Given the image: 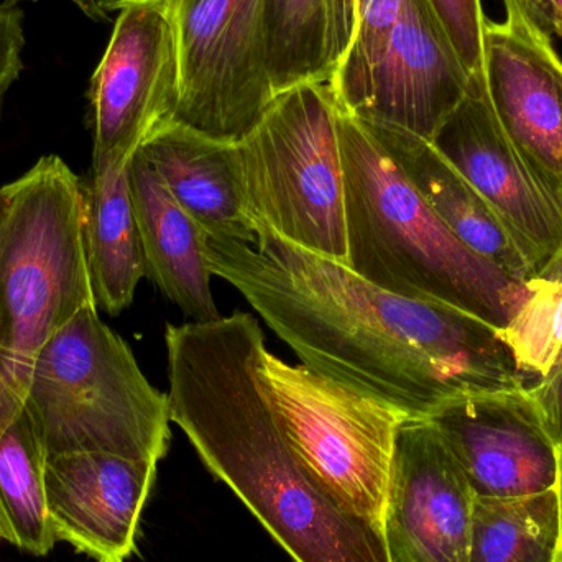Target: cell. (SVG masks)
<instances>
[{"label": "cell", "mask_w": 562, "mask_h": 562, "mask_svg": "<svg viewBox=\"0 0 562 562\" xmlns=\"http://www.w3.org/2000/svg\"><path fill=\"white\" fill-rule=\"evenodd\" d=\"M254 246L207 237L211 272L233 284L307 369L429 418L469 393L535 389L507 330L408 300L307 252L269 227Z\"/></svg>", "instance_id": "1"}, {"label": "cell", "mask_w": 562, "mask_h": 562, "mask_svg": "<svg viewBox=\"0 0 562 562\" xmlns=\"http://www.w3.org/2000/svg\"><path fill=\"white\" fill-rule=\"evenodd\" d=\"M165 346L171 423L293 562H395L385 533L350 514L288 442L252 314L167 324Z\"/></svg>", "instance_id": "2"}, {"label": "cell", "mask_w": 562, "mask_h": 562, "mask_svg": "<svg viewBox=\"0 0 562 562\" xmlns=\"http://www.w3.org/2000/svg\"><path fill=\"white\" fill-rule=\"evenodd\" d=\"M337 131L346 266L390 293L442 304L508 333L533 296V281L514 279L462 244L362 121L337 108Z\"/></svg>", "instance_id": "3"}, {"label": "cell", "mask_w": 562, "mask_h": 562, "mask_svg": "<svg viewBox=\"0 0 562 562\" xmlns=\"http://www.w3.org/2000/svg\"><path fill=\"white\" fill-rule=\"evenodd\" d=\"M23 412L48 459L108 452L160 464L170 448V396L148 382L98 307L82 310L43 344Z\"/></svg>", "instance_id": "4"}, {"label": "cell", "mask_w": 562, "mask_h": 562, "mask_svg": "<svg viewBox=\"0 0 562 562\" xmlns=\"http://www.w3.org/2000/svg\"><path fill=\"white\" fill-rule=\"evenodd\" d=\"M98 307L85 246L82 180L45 155L0 187V353L23 386L43 344Z\"/></svg>", "instance_id": "5"}, {"label": "cell", "mask_w": 562, "mask_h": 562, "mask_svg": "<svg viewBox=\"0 0 562 562\" xmlns=\"http://www.w3.org/2000/svg\"><path fill=\"white\" fill-rule=\"evenodd\" d=\"M236 147L254 226L346 266V188L329 86H297L276 95Z\"/></svg>", "instance_id": "6"}, {"label": "cell", "mask_w": 562, "mask_h": 562, "mask_svg": "<svg viewBox=\"0 0 562 562\" xmlns=\"http://www.w3.org/2000/svg\"><path fill=\"white\" fill-rule=\"evenodd\" d=\"M263 379L288 442L304 468L350 514L383 531L400 428L392 403L290 366L267 350Z\"/></svg>", "instance_id": "7"}, {"label": "cell", "mask_w": 562, "mask_h": 562, "mask_svg": "<svg viewBox=\"0 0 562 562\" xmlns=\"http://www.w3.org/2000/svg\"><path fill=\"white\" fill-rule=\"evenodd\" d=\"M180 52L173 122L239 144L272 104L263 0H167Z\"/></svg>", "instance_id": "8"}, {"label": "cell", "mask_w": 562, "mask_h": 562, "mask_svg": "<svg viewBox=\"0 0 562 562\" xmlns=\"http://www.w3.org/2000/svg\"><path fill=\"white\" fill-rule=\"evenodd\" d=\"M180 52L167 0L119 10L89 82L92 165L128 164L180 101Z\"/></svg>", "instance_id": "9"}, {"label": "cell", "mask_w": 562, "mask_h": 562, "mask_svg": "<svg viewBox=\"0 0 562 562\" xmlns=\"http://www.w3.org/2000/svg\"><path fill=\"white\" fill-rule=\"evenodd\" d=\"M484 29V86L495 117L562 207V59L525 0Z\"/></svg>", "instance_id": "10"}, {"label": "cell", "mask_w": 562, "mask_h": 562, "mask_svg": "<svg viewBox=\"0 0 562 562\" xmlns=\"http://www.w3.org/2000/svg\"><path fill=\"white\" fill-rule=\"evenodd\" d=\"M475 497L512 498L558 487V439L531 389L469 393L429 416Z\"/></svg>", "instance_id": "11"}, {"label": "cell", "mask_w": 562, "mask_h": 562, "mask_svg": "<svg viewBox=\"0 0 562 562\" xmlns=\"http://www.w3.org/2000/svg\"><path fill=\"white\" fill-rule=\"evenodd\" d=\"M475 494L428 418L400 428L386 494L385 533L395 562H469Z\"/></svg>", "instance_id": "12"}, {"label": "cell", "mask_w": 562, "mask_h": 562, "mask_svg": "<svg viewBox=\"0 0 562 562\" xmlns=\"http://www.w3.org/2000/svg\"><path fill=\"white\" fill-rule=\"evenodd\" d=\"M431 144L491 204L540 272L562 252V207L502 131L484 81H472Z\"/></svg>", "instance_id": "13"}, {"label": "cell", "mask_w": 562, "mask_h": 562, "mask_svg": "<svg viewBox=\"0 0 562 562\" xmlns=\"http://www.w3.org/2000/svg\"><path fill=\"white\" fill-rule=\"evenodd\" d=\"M158 464L75 452L46 461V505L56 540L95 562H127L137 550L142 514Z\"/></svg>", "instance_id": "14"}, {"label": "cell", "mask_w": 562, "mask_h": 562, "mask_svg": "<svg viewBox=\"0 0 562 562\" xmlns=\"http://www.w3.org/2000/svg\"><path fill=\"white\" fill-rule=\"evenodd\" d=\"M471 88L472 78L428 0H405L369 99L353 117L431 142Z\"/></svg>", "instance_id": "15"}, {"label": "cell", "mask_w": 562, "mask_h": 562, "mask_svg": "<svg viewBox=\"0 0 562 562\" xmlns=\"http://www.w3.org/2000/svg\"><path fill=\"white\" fill-rule=\"evenodd\" d=\"M362 122L462 244L514 279H537V263L507 224L431 142L392 125Z\"/></svg>", "instance_id": "16"}, {"label": "cell", "mask_w": 562, "mask_h": 562, "mask_svg": "<svg viewBox=\"0 0 562 562\" xmlns=\"http://www.w3.org/2000/svg\"><path fill=\"white\" fill-rule=\"evenodd\" d=\"M138 151L207 237L256 244L236 144L214 140L171 121L158 127Z\"/></svg>", "instance_id": "17"}, {"label": "cell", "mask_w": 562, "mask_h": 562, "mask_svg": "<svg viewBox=\"0 0 562 562\" xmlns=\"http://www.w3.org/2000/svg\"><path fill=\"white\" fill-rule=\"evenodd\" d=\"M128 177L148 279L194 323L217 319L207 234L171 196L140 151L132 157Z\"/></svg>", "instance_id": "18"}, {"label": "cell", "mask_w": 562, "mask_h": 562, "mask_svg": "<svg viewBox=\"0 0 562 562\" xmlns=\"http://www.w3.org/2000/svg\"><path fill=\"white\" fill-rule=\"evenodd\" d=\"M128 164H91L82 181L85 246L98 306L117 316L131 306L145 273L132 206Z\"/></svg>", "instance_id": "19"}, {"label": "cell", "mask_w": 562, "mask_h": 562, "mask_svg": "<svg viewBox=\"0 0 562 562\" xmlns=\"http://www.w3.org/2000/svg\"><path fill=\"white\" fill-rule=\"evenodd\" d=\"M46 458L26 413L0 436V540L32 557H48L58 543L46 505Z\"/></svg>", "instance_id": "20"}, {"label": "cell", "mask_w": 562, "mask_h": 562, "mask_svg": "<svg viewBox=\"0 0 562 562\" xmlns=\"http://www.w3.org/2000/svg\"><path fill=\"white\" fill-rule=\"evenodd\" d=\"M558 488L512 498L475 497L469 562H557Z\"/></svg>", "instance_id": "21"}, {"label": "cell", "mask_w": 562, "mask_h": 562, "mask_svg": "<svg viewBox=\"0 0 562 562\" xmlns=\"http://www.w3.org/2000/svg\"><path fill=\"white\" fill-rule=\"evenodd\" d=\"M262 32L273 94L330 81V0H263Z\"/></svg>", "instance_id": "22"}, {"label": "cell", "mask_w": 562, "mask_h": 562, "mask_svg": "<svg viewBox=\"0 0 562 562\" xmlns=\"http://www.w3.org/2000/svg\"><path fill=\"white\" fill-rule=\"evenodd\" d=\"M405 0H366L349 48L327 82L340 111L356 115L369 99L373 78L389 53Z\"/></svg>", "instance_id": "23"}, {"label": "cell", "mask_w": 562, "mask_h": 562, "mask_svg": "<svg viewBox=\"0 0 562 562\" xmlns=\"http://www.w3.org/2000/svg\"><path fill=\"white\" fill-rule=\"evenodd\" d=\"M472 81H484V29L481 0H428Z\"/></svg>", "instance_id": "24"}, {"label": "cell", "mask_w": 562, "mask_h": 562, "mask_svg": "<svg viewBox=\"0 0 562 562\" xmlns=\"http://www.w3.org/2000/svg\"><path fill=\"white\" fill-rule=\"evenodd\" d=\"M25 48L23 12L19 7L0 3V88L12 86L23 69Z\"/></svg>", "instance_id": "25"}, {"label": "cell", "mask_w": 562, "mask_h": 562, "mask_svg": "<svg viewBox=\"0 0 562 562\" xmlns=\"http://www.w3.org/2000/svg\"><path fill=\"white\" fill-rule=\"evenodd\" d=\"M363 3L366 0H330V53L334 71L352 42Z\"/></svg>", "instance_id": "26"}, {"label": "cell", "mask_w": 562, "mask_h": 562, "mask_svg": "<svg viewBox=\"0 0 562 562\" xmlns=\"http://www.w3.org/2000/svg\"><path fill=\"white\" fill-rule=\"evenodd\" d=\"M25 386L13 372L9 360L0 353V436L23 409Z\"/></svg>", "instance_id": "27"}, {"label": "cell", "mask_w": 562, "mask_h": 562, "mask_svg": "<svg viewBox=\"0 0 562 562\" xmlns=\"http://www.w3.org/2000/svg\"><path fill=\"white\" fill-rule=\"evenodd\" d=\"M531 12L547 26L548 32L554 33L562 40V0H525Z\"/></svg>", "instance_id": "28"}, {"label": "cell", "mask_w": 562, "mask_h": 562, "mask_svg": "<svg viewBox=\"0 0 562 562\" xmlns=\"http://www.w3.org/2000/svg\"><path fill=\"white\" fill-rule=\"evenodd\" d=\"M135 2H148V0H88L85 15L92 20H109L112 12H119L125 5Z\"/></svg>", "instance_id": "29"}, {"label": "cell", "mask_w": 562, "mask_h": 562, "mask_svg": "<svg viewBox=\"0 0 562 562\" xmlns=\"http://www.w3.org/2000/svg\"><path fill=\"white\" fill-rule=\"evenodd\" d=\"M558 462H560V471H558V497H560L561 508V544L560 554H558V562H562V429L560 438H558Z\"/></svg>", "instance_id": "30"}, {"label": "cell", "mask_w": 562, "mask_h": 562, "mask_svg": "<svg viewBox=\"0 0 562 562\" xmlns=\"http://www.w3.org/2000/svg\"><path fill=\"white\" fill-rule=\"evenodd\" d=\"M20 2H36V0H0V3H3V5L12 7L19 5ZM71 2L75 3L82 13H86V9H88V0H71Z\"/></svg>", "instance_id": "31"}, {"label": "cell", "mask_w": 562, "mask_h": 562, "mask_svg": "<svg viewBox=\"0 0 562 562\" xmlns=\"http://www.w3.org/2000/svg\"><path fill=\"white\" fill-rule=\"evenodd\" d=\"M9 89L10 86H2V88H0V117H2L3 101H5V94Z\"/></svg>", "instance_id": "32"}, {"label": "cell", "mask_w": 562, "mask_h": 562, "mask_svg": "<svg viewBox=\"0 0 562 562\" xmlns=\"http://www.w3.org/2000/svg\"><path fill=\"white\" fill-rule=\"evenodd\" d=\"M558 562V561H557Z\"/></svg>", "instance_id": "33"}]
</instances>
